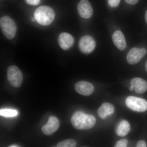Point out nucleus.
Instances as JSON below:
<instances>
[{
  "mask_svg": "<svg viewBox=\"0 0 147 147\" xmlns=\"http://www.w3.org/2000/svg\"><path fill=\"white\" fill-rule=\"evenodd\" d=\"M71 123L74 127L76 129L86 130L93 127L96 123V119L92 115L77 111L71 117Z\"/></svg>",
  "mask_w": 147,
  "mask_h": 147,
  "instance_id": "1",
  "label": "nucleus"
},
{
  "mask_svg": "<svg viewBox=\"0 0 147 147\" xmlns=\"http://www.w3.org/2000/svg\"><path fill=\"white\" fill-rule=\"evenodd\" d=\"M34 16L35 19L40 25L47 26L54 21L55 12L50 7L42 5L36 9L34 13Z\"/></svg>",
  "mask_w": 147,
  "mask_h": 147,
  "instance_id": "2",
  "label": "nucleus"
},
{
  "mask_svg": "<svg viewBox=\"0 0 147 147\" xmlns=\"http://www.w3.org/2000/svg\"><path fill=\"white\" fill-rule=\"evenodd\" d=\"M0 26L3 34L9 39H12L16 35L17 28L15 22L9 16H5L0 19Z\"/></svg>",
  "mask_w": 147,
  "mask_h": 147,
  "instance_id": "3",
  "label": "nucleus"
},
{
  "mask_svg": "<svg viewBox=\"0 0 147 147\" xmlns=\"http://www.w3.org/2000/svg\"><path fill=\"white\" fill-rule=\"evenodd\" d=\"M7 79L11 85L15 88L21 86L23 80L22 72L16 66L11 65L7 69Z\"/></svg>",
  "mask_w": 147,
  "mask_h": 147,
  "instance_id": "4",
  "label": "nucleus"
},
{
  "mask_svg": "<svg viewBox=\"0 0 147 147\" xmlns=\"http://www.w3.org/2000/svg\"><path fill=\"white\" fill-rule=\"evenodd\" d=\"M127 106L131 110L137 112H144L147 110V102L140 98L129 96L125 100Z\"/></svg>",
  "mask_w": 147,
  "mask_h": 147,
  "instance_id": "5",
  "label": "nucleus"
},
{
  "mask_svg": "<svg viewBox=\"0 0 147 147\" xmlns=\"http://www.w3.org/2000/svg\"><path fill=\"white\" fill-rule=\"evenodd\" d=\"M79 48L82 53L90 54L94 50L96 42L94 39L90 36H84L79 40Z\"/></svg>",
  "mask_w": 147,
  "mask_h": 147,
  "instance_id": "6",
  "label": "nucleus"
},
{
  "mask_svg": "<svg viewBox=\"0 0 147 147\" xmlns=\"http://www.w3.org/2000/svg\"><path fill=\"white\" fill-rule=\"evenodd\" d=\"M145 48L133 47L129 50L127 55V61L131 65H135L141 61L146 54Z\"/></svg>",
  "mask_w": 147,
  "mask_h": 147,
  "instance_id": "7",
  "label": "nucleus"
},
{
  "mask_svg": "<svg viewBox=\"0 0 147 147\" xmlns=\"http://www.w3.org/2000/svg\"><path fill=\"white\" fill-rule=\"evenodd\" d=\"M78 12L82 18L88 19L93 14V9L90 3L88 0H82L77 6Z\"/></svg>",
  "mask_w": 147,
  "mask_h": 147,
  "instance_id": "8",
  "label": "nucleus"
},
{
  "mask_svg": "<svg viewBox=\"0 0 147 147\" xmlns=\"http://www.w3.org/2000/svg\"><path fill=\"white\" fill-rule=\"evenodd\" d=\"M74 88L79 94L85 96L90 95L94 91L92 84L86 81L77 82L74 86Z\"/></svg>",
  "mask_w": 147,
  "mask_h": 147,
  "instance_id": "9",
  "label": "nucleus"
},
{
  "mask_svg": "<svg viewBox=\"0 0 147 147\" xmlns=\"http://www.w3.org/2000/svg\"><path fill=\"white\" fill-rule=\"evenodd\" d=\"M59 126L60 122L58 119L54 116H51L46 125L42 127V131L45 135H50L57 131Z\"/></svg>",
  "mask_w": 147,
  "mask_h": 147,
  "instance_id": "10",
  "label": "nucleus"
},
{
  "mask_svg": "<svg viewBox=\"0 0 147 147\" xmlns=\"http://www.w3.org/2000/svg\"><path fill=\"white\" fill-rule=\"evenodd\" d=\"M58 42L62 49L66 50L71 48L73 45L74 38L68 33L63 32L59 36Z\"/></svg>",
  "mask_w": 147,
  "mask_h": 147,
  "instance_id": "11",
  "label": "nucleus"
},
{
  "mask_svg": "<svg viewBox=\"0 0 147 147\" xmlns=\"http://www.w3.org/2000/svg\"><path fill=\"white\" fill-rule=\"evenodd\" d=\"M113 40L115 45L119 50H123L126 47V40L122 32L116 31L113 35Z\"/></svg>",
  "mask_w": 147,
  "mask_h": 147,
  "instance_id": "12",
  "label": "nucleus"
},
{
  "mask_svg": "<svg viewBox=\"0 0 147 147\" xmlns=\"http://www.w3.org/2000/svg\"><path fill=\"white\" fill-rule=\"evenodd\" d=\"M130 85L134 87L135 91L137 93H144L147 90V82L142 78H134L131 80Z\"/></svg>",
  "mask_w": 147,
  "mask_h": 147,
  "instance_id": "13",
  "label": "nucleus"
},
{
  "mask_svg": "<svg viewBox=\"0 0 147 147\" xmlns=\"http://www.w3.org/2000/svg\"><path fill=\"white\" fill-rule=\"evenodd\" d=\"M115 111V107L113 104L104 102L99 107L97 113L100 118L105 119L108 116L112 115Z\"/></svg>",
  "mask_w": 147,
  "mask_h": 147,
  "instance_id": "14",
  "label": "nucleus"
},
{
  "mask_svg": "<svg viewBox=\"0 0 147 147\" xmlns=\"http://www.w3.org/2000/svg\"><path fill=\"white\" fill-rule=\"evenodd\" d=\"M130 131V125L126 120L121 121L119 124L116 130V133L120 137H124Z\"/></svg>",
  "mask_w": 147,
  "mask_h": 147,
  "instance_id": "15",
  "label": "nucleus"
},
{
  "mask_svg": "<svg viewBox=\"0 0 147 147\" xmlns=\"http://www.w3.org/2000/svg\"><path fill=\"white\" fill-rule=\"evenodd\" d=\"M18 115V112L17 110L11 109H3L0 110V115L5 117H16Z\"/></svg>",
  "mask_w": 147,
  "mask_h": 147,
  "instance_id": "16",
  "label": "nucleus"
},
{
  "mask_svg": "<svg viewBox=\"0 0 147 147\" xmlns=\"http://www.w3.org/2000/svg\"><path fill=\"white\" fill-rule=\"evenodd\" d=\"M77 146L76 141L73 139H69L59 142L57 145V147H75Z\"/></svg>",
  "mask_w": 147,
  "mask_h": 147,
  "instance_id": "17",
  "label": "nucleus"
},
{
  "mask_svg": "<svg viewBox=\"0 0 147 147\" xmlns=\"http://www.w3.org/2000/svg\"><path fill=\"white\" fill-rule=\"evenodd\" d=\"M128 141L126 139H122L116 143L115 147H126L127 146Z\"/></svg>",
  "mask_w": 147,
  "mask_h": 147,
  "instance_id": "18",
  "label": "nucleus"
},
{
  "mask_svg": "<svg viewBox=\"0 0 147 147\" xmlns=\"http://www.w3.org/2000/svg\"><path fill=\"white\" fill-rule=\"evenodd\" d=\"M121 0H108V4L112 7H115L119 4Z\"/></svg>",
  "mask_w": 147,
  "mask_h": 147,
  "instance_id": "19",
  "label": "nucleus"
},
{
  "mask_svg": "<svg viewBox=\"0 0 147 147\" xmlns=\"http://www.w3.org/2000/svg\"><path fill=\"white\" fill-rule=\"evenodd\" d=\"M40 1V0H26V2L28 4L36 5L39 4Z\"/></svg>",
  "mask_w": 147,
  "mask_h": 147,
  "instance_id": "20",
  "label": "nucleus"
},
{
  "mask_svg": "<svg viewBox=\"0 0 147 147\" xmlns=\"http://www.w3.org/2000/svg\"><path fill=\"white\" fill-rule=\"evenodd\" d=\"M136 146L137 147H147V144L145 141L141 140L137 143Z\"/></svg>",
  "mask_w": 147,
  "mask_h": 147,
  "instance_id": "21",
  "label": "nucleus"
},
{
  "mask_svg": "<svg viewBox=\"0 0 147 147\" xmlns=\"http://www.w3.org/2000/svg\"><path fill=\"white\" fill-rule=\"evenodd\" d=\"M125 1L127 3L133 5L137 4L139 2V0H125Z\"/></svg>",
  "mask_w": 147,
  "mask_h": 147,
  "instance_id": "22",
  "label": "nucleus"
},
{
  "mask_svg": "<svg viewBox=\"0 0 147 147\" xmlns=\"http://www.w3.org/2000/svg\"><path fill=\"white\" fill-rule=\"evenodd\" d=\"M145 20H146V22L147 24V10L146 11V13H145Z\"/></svg>",
  "mask_w": 147,
  "mask_h": 147,
  "instance_id": "23",
  "label": "nucleus"
},
{
  "mask_svg": "<svg viewBox=\"0 0 147 147\" xmlns=\"http://www.w3.org/2000/svg\"><path fill=\"white\" fill-rule=\"evenodd\" d=\"M9 147H19V146L18 145H11L10 146H9Z\"/></svg>",
  "mask_w": 147,
  "mask_h": 147,
  "instance_id": "24",
  "label": "nucleus"
},
{
  "mask_svg": "<svg viewBox=\"0 0 147 147\" xmlns=\"http://www.w3.org/2000/svg\"><path fill=\"white\" fill-rule=\"evenodd\" d=\"M133 89H134V87L132 86H131L129 87V90H130V91H132Z\"/></svg>",
  "mask_w": 147,
  "mask_h": 147,
  "instance_id": "25",
  "label": "nucleus"
},
{
  "mask_svg": "<svg viewBox=\"0 0 147 147\" xmlns=\"http://www.w3.org/2000/svg\"><path fill=\"white\" fill-rule=\"evenodd\" d=\"M145 68H146V71L147 72V61L146 62V64H145Z\"/></svg>",
  "mask_w": 147,
  "mask_h": 147,
  "instance_id": "26",
  "label": "nucleus"
},
{
  "mask_svg": "<svg viewBox=\"0 0 147 147\" xmlns=\"http://www.w3.org/2000/svg\"><path fill=\"white\" fill-rule=\"evenodd\" d=\"M31 21H34V18H32V20Z\"/></svg>",
  "mask_w": 147,
  "mask_h": 147,
  "instance_id": "27",
  "label": "nucleus"
}]
</instances>
